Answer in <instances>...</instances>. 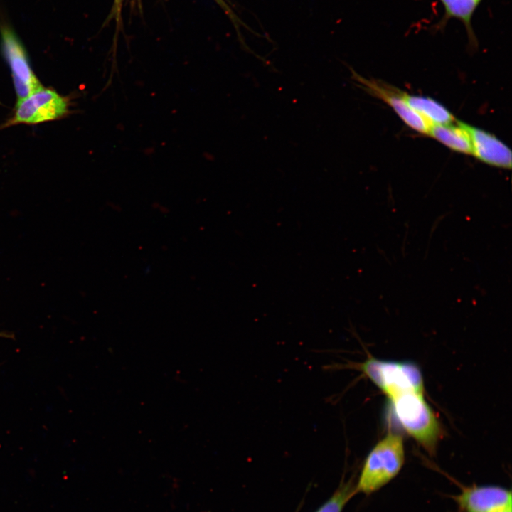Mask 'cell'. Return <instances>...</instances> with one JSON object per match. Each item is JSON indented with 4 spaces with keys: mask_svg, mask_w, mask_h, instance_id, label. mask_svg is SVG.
<instances>
[{
    "mask_svg": "<svg viewBox=\"0 0 512 512\" xmlns=\"http://www.w3.org/2000/svg\"><path fill=\"white\" fill-rule=\"evenodd\" d=\"M388 400L393 415L404 430L430 454H433L441 435V427L423 393L406 391Z\"/></svg>",
    "mask_w": 512,
    "mask_h": 512,
    "instance_id": "cell-1",
    "label": "cell"
},
{
    "mask_svg": "<svg viewBox=\"0 0 512 512\" xmlns=\"http://www.w3.org/2000/svg\"><path fill=\"white\" fill-rule=\"evenodd\" d=\"M405 462V449L401 435L389 432L368 454L356 489L372 494L388 484L400 471Z\"/></svg>",
    "mask_w": 512,
    "mask_h": 512,
    "instance_id": "cell-2",
    "label": "cell"
},
{
    "mask_svg": "<svg viewBox=\"0 0 512 512\" xmlns=\"http://www.w3.org/2000/svg\"><path fill=\"white\" fill-rule=\"evenodd\" d=\"M356 366L388 398L406 391L424 392L421 371L411 362L385 361L369 356Z\"/></svg>",
    "mask_w": 512,
    "mask_h": 512,
    "instance_id": "cell-3",
    "label": "cell"
},
{
    "mask_svg": "<svg viewBox=\"0 0 512 512\" xmlns=\"http://www.w3.org/2000/svg\"><path fill=\"white\" fill-rule=\"evenodd\" d=\"M69 111L68 97L42 86L27 97L18 100L13 116L2 127L53 121L64 117Z\"/></svg>",
    "mask_w": 512,
    "mask_h": 512,
    "instance_id": "cell-4",
    "label": "cell"
},
{
    "mask_svg": "<svg viewBox=\"0 0 512 512\" xmlns=\"http://www.w3.org/2000/svg\"><path fill=\"white\" fill-rule=\"evenodd\" d=\"M1 48L8 63L18 100L42 87L30 64L27 52L16 33L7 26L1 28Z\"/></svg>",
    "mask_w": 512,
    "mask_h": 512,
    "instance_id": "cell-5",
    "label": "cell"
},
{
    "mask_svg": "<svg viewBox=\"0 0 512 512\" xmlns=\"http://www.w3.org/2000/svg\"><path fill=\"white\" fill-rule=\"evenodd\" d=\"M352 74L355 80L364 90L390 106L409 127L420 134H429L431 125L408 105L403 97V92L380 81L363 78L353 70Z\"/></svg>",
    "mask_w": 512,
    "mask_h": 512,
    "instance_id": "cell-6",
    "label": "cell"
},
{
    "mask_svg": "<svg viewBox=\"0 0 512 512\" xmlns=\"http://www.w3.org/2000/svg\"><path fill=\"white\" fill-rule=\"evenodd\" d=\"M453 498L459 512H495L512 506L511 491L492 485L462 488Z\"/></svg>",
    "mask_w": 512,
    "mask_h": 512,
    "instance_id": "cell-7",
    "label": "cell"
},
{
    "mask_svg": "<svg viewBox=\"0 0 512 512\" xmlns=\"http://www.w3.org/2000/svg\"><path fill=\"white\" fill-rule=\"evenodd\" d=\"M472 154L480 161L499 168L511 169V151L491 133L466 124Z\"/></svg>",
    "mask_w": 512,
    "mask_h": 512,
    "instance_id": "cell-8",
    "label": "cell"
},
{
    "mask_svg": "<svg viewBox=\"0 0 512 512\" xmlns=\"http://www.w3.org/2000/svg\"><path fill=\"white\" fill-rule=\"evenodd\" d=\"M454 122L432 125L428 135L454 151L472 154L471 142L466 124L457 121L454 124Z\"/></svg>",
    "mask_w": 512,
    "mask_h": 512,
    "instance_id": "cell-9",
    "label": "cell"
},
{
    "mask_svg": "<svg viewBox=\"0 0 512 512\" xmlns=\"http://www.w3.org/2000/svg\"><path fill=\"white\" fill-rule=\"evenodd\" d=\"M444 8V14L438 23L437 29H442L451 18L459 20L464 26L469 42L476 47L477 39L474 32L471 19L482 0H439Z\"/></svg>",
    "mask_w": 512,
    "mask_h": 512,
    "instance_id": "cell-10",
    "label": "cell"
},
{
    "mask_svg": "<svg viewBox=\"0 0 512 512\" xmlns=\"http://www.w3.org/2000/svg\"><path fill=\"white\" fill-rule=\"evenodd\" d=\"M403 97L408 105L431 126L455 122L454 117L445 107L430 97L412 95L404 92Z\"/></svg>",
    "mask_w": 512,
    "mask_h": 512,
    "instance_id": "cell-11",
    "label": "cell"
},
{
    "mask_svg": "<svg viewBox=\"0 0 512 512\" xmlns=\"http://www.w3.org/2000/svg\"><path fill=\"white\" fill-rule=\"evenodd\" d=\"M356 485L348 481L340 485L333 496L316 512H341L346 503L357 493Z\"/></svg>",
    "mask_w": 512,
    "mask_h": 512,
    "instance_id": "cell-12",
    "label": "cell"
},
{
    "mask_svg": "<svg viewBox=\"0 0 512 512\" xmlns=\"http://www.w3.org/2000/svg\"><path fill=\"white\" fill-rule=\"evenodd\" d=\"M218 4L223 9V10L225 12V14L229 16L230 20L233 22V25L238 32H240V27L241 26L246 27L247 28H249L247 26H246L245 23H244L240 18H238L235 12L231 9V8L228 6V4L225 1V0H215Z\"/></svg>",
    "mask_w": 512,
    "mask_h": 512,
    "instance_id": "cell-13",
    "label": "cell"
},
{
    "mask_svg": "<svg viewBox=\"0 0 512 512\" xmlns=\"http://www.w3.org/2000/svg\"><path fill=\"white\" fill-rule=\"evenodd\" d=\"M123 0H114V11L115 13H119L120 11L121 5Z\"/></svg>",
    "mask_w": 512,
    "mask_h": 512,
    "instance_id": "cell-14",
    "label": "cell"
},
{
    "mask_svg": "<svg viewBox=\"0 0 512 512\" xmlns=\"http://www.w3.org/2000/svg\"><path fill=\"white\" fill-rule=\"evenodd\" d=\"M495 512H512V506L506 507Z\"/></svg>",
    "mask_w": 512,
    "mask_h": 512,
    "instance_id": "cell-15",
    "label": "cell"
}]
</instances>
